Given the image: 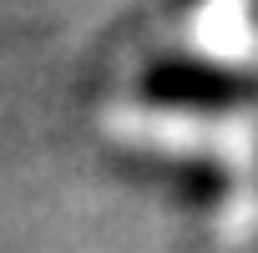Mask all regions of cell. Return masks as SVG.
<instances>
[{
	"mask_svg": "<svg viewBox=\"0 0 258 253\" xmlns=\"http://www.w3.org/2000/svg\"><path fill=\"white\" fill-rule=\"evenodd\" d=\"M147 91L157 96V101H182V106H223V101H233V96H243L248 91V81L243 76H233V71H223V66H157L152 76H147Z\"/></svg>",
	"mask_w": 258,
	"mask_h": 253,
	"instance_id": "cell-1",
	"label": "cell"
}]
</instances>
